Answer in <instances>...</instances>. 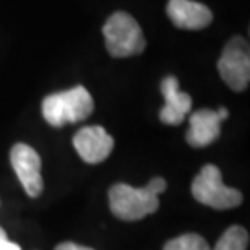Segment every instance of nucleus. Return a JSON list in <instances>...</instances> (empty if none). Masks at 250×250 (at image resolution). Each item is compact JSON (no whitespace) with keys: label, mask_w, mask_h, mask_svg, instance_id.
Returning a JSON list of instances; mask_svg holds the SVG:
<instances>
[{"label":"nucleus","mask_w":250,"mask_h":250,"mask_svg":"<svg viewBox=\"0 0 250 250\" xmlns=\"http://www.w3.org/2000/svg\"><path fill=\"white\" fill-rule=\"evenodd\" d=\"M167 188L163 177L151 179L142 188L127 184H116L109 190V207L114 216L122 221H138L159 208V193Z\"/></svg>","instance_id":"f257e3e1"},{"label":"nucleus","mask_w":250,"mask_h":250,"mask_svg":"<svg viewBox=\"0 0 250 250\" xmlns=\"http://www.w3.org/2000/svg\"><path fill=\"white\" fill-rule=\"evenodd\" d=\"M94 111V101L84 86H75L49 94L42 101V116L52 127H63L88 119Z\"/></svg>","instance_id":"f03ea898"},{"label":"nucleus","mask_w":250,"mask_h":250,"mask_svg":"<svg viewBox=\"0 0 250 250\" xmlns=\"http://www.w3.org/2000/svg\"><path fill=\"white\" fill-rule=\"evenodd\" d=\"M107 52L112 57H132L145 51L143 31L132 15L125 12L112 13L103 28Z\"/></svg>","instance_id":"7ed1b4c3"},{"label":"nucleus","mask_w":250,"mask_h":250,"mask_svg":"<svg viewBox=\"0 0 250 250\" xmlns=\"http://www.w3.org/2000/svg\"><path fill=\"white\" fill-rule=\"evenodd\" d=\"M190 190L198 203L214 209L236 208L242 203V193L228 187L221 179V171L213 164L202 167L198 176L193 179Z\"/></svg>","instance_id":"20e7f679"},{"label":"nucleus","mask_w":250,"mask_h":250,"mask_svg":"<svg viewBox=\"0 0 250 250\" xmlns=\"http://www.w3.org/2000/svg\"><path fill=\"white\" fill-rule=\"evenodd\" d=\"M223 82L234 91H244L250 82V49L242 36H234L226 44L218 61Z\"/></svg>","instance_id":"39448f33"},{"label":"nucleus","mask_w":250,"mask_h":250,"mask_svg":"<svg viewBox=\"0 0 250 250\" xmlns=\"http://www.w3.org/2000/svg\"><path fill=\"white\" fill-rule=\"evenodd\" d=\"M10 163L24 192L33 198L39 197L44 188V181L41 176V158L36 149L26 143H17L10 151Z\"/></svg>","instance_id":"423d86ee"},{"label":"nucleus","mask_w":250,"mask_h":250,"mask_svg":"<svg viewBox=\"0 0 250 250\" xmlns=\"http://www.w3.org/2000/svg\"><path fill=\"white\" fill-rule=\"evenodd\" d=\"M73 146L88 164L103 163L114 149V138L99 125L80 128L73 137Z\"/></svg>","instance_id":"0eeeda50"},{"label":"nucleus","mask_w":250,"mask_h":250,"mask_svg":"<svg viewBox=\"0 0 250 250\" xmlns=\"http://www.w3.org/2000/svg\"><path fill=\"white\" fill-rule=\"evenodd\" d=\"M166 13L181 29H203L213 21L211 10L195 0H169Z\"/></svg>","instance_id":"6e6552de"},{"label":"nucleus","mask_w":250,"mask_h":250,"mask_svg":"<svg viewBox=\"0 0 250 250\" xmlns=\"http://www.w3.org/2000/svg\"><path fill=\"white\" fill-rule=\"evenodd\" d=\"M161 91L164 96V107L159 112V119L166 125H179L192 109V98L179 89V80L169 75L163 80Z\"/></svg>","instance_id":"1a4fd4ad"},{"label":"nucleus","mask_w":250,"mask_h":250,"mask_svg":"<svg viewBox=\"0 0 250 250\" xmlns=\"http://www.w3.org/2000/svg\"><path fill=\"white\" fill-rule=\"evenodd\" d=\"M221 133V119L216 111L200 109L190 116V130L187 132V143L193 148H205L216 142Z\"/></svg>","instance_id":"9d476101"},{"label":"nucleus","mask_w":250,"mask_h":250,"mask_svg":"<svg viewBox=\"0 0 250 250\" xmlns=\"http://www.w3.org/2000/svg\"><path fill=\"white\" fill-rule=\"evenodd\" d=\"M249 232L242 226H231L219 237L216 246L211 250H247Z\"/></svg>","instance_id":"9b49d317"},{"label":"nucleus","mask_w":250,"mask_h":250,"mask_svg":"<svg viewBox=\"0 0 250 250\" xmlns=\"http://www.w3.org/2000/svg\"><path fill=\"white\" fill-rule=\"evenodd\" d=\"M164 250H211V247L198 234H182L171 239L164 246Z\"/></svg>","instance_id":"f8f14e48"},{"label":"nucleus","mask_w":250,"mask_h":250,"mask_svg":"<svg viewBox=\"0 0 250 250\" xmlns=\"http://www.w3.org/2000/svg\"><path fill=\"white\" fill-rule=\"evenodd\" d=\"M56 250H94V249L80 246V244H75V242H63V244H59Z\"/></svg>","instance_id":"ddd939ff"},{"label":"nucleus","mask_w":250,"mask_h":250,"mask_svg":"<svg viewBox=\"0 0 250 250\" xmlns=\"http://www.w3.org/2000/svg\"><path fill=\"white\" fill-rule=\"evenodd\" d=\"M0 250H21V249H20V246H17L15 242H10L7 239V241H3L0 244Z\"/></svg>","instance_id":"4468645a"},{"label":"nucleus","mask_w":250,"mask_h":250,"mask_svg":"<svg viewBox=\"0 0 250 250\" xmlns=\"http://www.w3.org/2000/svg\"><path fill=\"white\" fill-rule=\"evenodd\" d=\"M216 112H218L219 119H221V122H223V121H226V119L229 117V112H228V109H226V107H219Z\"/></svg>","instance_id":"2eb2a0df"},{"label":"nucleus","mask_w":250,"mask_h":250,"mask_svg":"<svg viewBox=\"0 0 250 250\" xmlns=\"http://www.w3.org/2000/svg\"><path fill=\"white\" fill-rule=\"evenodd\" d=\"M3 241H7V234H5V231L2 228H0V244H2Z\"/></svg>","instance_id":"dca6fc26"}]
</instances>
